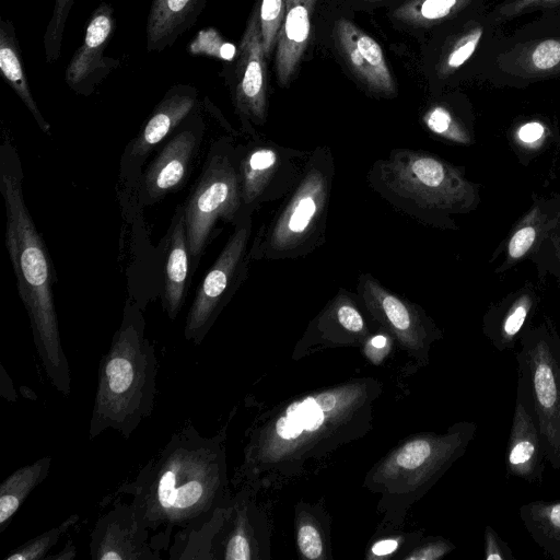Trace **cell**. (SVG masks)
Returning <instances> with one entry per match:
<instances>
[{
    "mask_svg": "<svg viewBox=\"0 0 560 560\" xmlns=\"http://www.w3.org/2000/svg\"><path fill=\"white\" fill-rule=\"evenodd\" d=\"M483 556L487 560H515L509 544L490 525L483 529Z\"/></svg>",
    "mask_w": 560,
    "mask_h": 560,
    "instance_id": "obj_36",
    "label": "cell"
},
{
    "mask_svg": "<svg viewBox=\"0 0 560 560\" xmlns=\"http://www.w3.org/2000/svg\"><path fill=\"white\" fill-rule=\"evenodd\" d=\"M236 154L217 153L189 196L184 211L188 249L198 259L219 220L237 222L242 191Z\"/></svg>",
    "mask_w": 560,
    "mask_h": 560,
    "instance_id": "obj_9",
    "label": "cell"
},
{
    "mask_svg": "<svg viewBox=\"0 0 560 560\" xmlns=\"http://www.w3.org/2000/svg\"><path fill=\"white\" fill-rule=\"evenodd\" d=\"M285 0H261L259 22L265 56L268 57L277 45L284 19Z\"/></svg>",
    "mask_w": 560,
    "mask_h": 560,
    "instance_id": "obj_30",
    "label": "cell"
},
{
    "mask_svg": "<svg viewBox=\"0 0 560 560\" xmlns=\"http://www.w3.org/2000/svg\"><path fill=\"white\" fill-rule=\"evenodd\" d=\"M265 57L259 14L254 11L240 45L235 102L240 115L256 125H262L267 116Z\"/></svg>",
    "mask_w": 560,
    "mask_h": 560,
    "instance_id": "obj_15",
    "label": "cell"
},
{
    "mask_svg": "<svg viewBox=\"0 0 560 560\" xmlns=\"http://www.w3.org/2000/svg\"><path fill=\"white\" fill-rule=\"evenodd\" d=\"M296 542L301 556L316 560L323 558L324 546L320 532L311 521H302L298 526Z\"/></svg>",
    "mask_w": 560,
    "mask_h": 560,
    "instance_id": "obj_35",
    "label": "cell"
},
{
    "mask_svg": "<svg viewBox=\"0 0 560 560\" xmlns=\"http://www.w3.org/2000/svg\"><path fill=\"white\" fill-rule=\"evenodd\" d=\"M315 3L316 0H285L275 56V69L282 86L294 77L307 47Z\"/></svg>",
    "mask_w": 560,
    "mask_h": 560,
    "instance_id": "obj_19",
    "label": "cell"
},
{
    "mask_svg": "<svg viewBox=\"0 0 560 560\" xmlns=\"http://www.w3.org/2000/svg\"><path fill=\"white\" fill-rule=\"evenodd\" d=\"M125 492L154 550L167 546L174 529L177 537L200 530L230 505L221 440L180 429Z\"/></svg>",
    "mask_w": 560,
    "mask_h": 560,
    "instance_id": "obj_1",
    "label": "cell"
},
{
    "mask_svg": "<svg viewBox=\"0 0 560 560\" xmlns=\"http://www.w3.org/2000/svg\"><path fill=\"white\" fill-rule=\"evenodd\" d=\"M217 260L207 272L187 315L184 336L199 345L228 300V294L241 284L247 275L252 214H243Z\"/></svg>",
    "mask_w": 560,
    "mask_h": 560,
    "instance_id": "obj_11",
    "label": "cell"
},
{
    "mask_svg": "<svg viewBox=\"0 0 560 560\" xmlns=\"http://www.w3.org/2000/svg\"><path fill=\"white\" fill-rule=\"evenodd\" d=\"M547 455L533 407L530 388L525 374L517 369L514 412L505 448V470L509 477L541 486Z\"/></svg>",
    "mask_w": 560,
    "mask_h": 560,
    "instance_id": "obj_13",
    "label": "cell"
},
{
    "mask_svg": "<svg viewBox=\"0 0 560 560\" xmlns=\"http://www.w3.org/2000/svg\"><path fill=\"white\" fill-rule=\"evenodd\" d=\"M518 343L517 369L529 384L547 462L560 470V337L546 319L528 327Z\"/></svg>",
    "mask_w": 560,
    "mask_h": 560,
    "instance_id": "obj_8",
    "label": "cell"
},
{
    "mask_svg": "<svg viewBox=\"0 0 560 560\" xmlns=\"http://www.w3.org/2000/svg\"><path fill=\"white\" fill-rule=\"evenodd\" d=\"M536 238L535 226L527 224L517 229L510 238L508 252L512 259L522 258L533 246Z\"/></svg>",
    "mask_w": 560,
    "mask_h": 560,
    "instance_id": "obj_38",
    "label": "cell"
},
{
    "mask_svg": "<svg viewBox=\"0 0 560 560\" xmlns=\"http://www.w3.org/2000/svg\"><path fill=\"white\" fill-rule=\"evenodd\" d=\"M378 389L373 380H355L294 398L256 429L246 465L257 475L293 474L307 459L363 434Z\"/></svg>",
    "mask_w": 560,
    "mask_h": 560,
    "instance_id": "obj_2",
    "label": "cell"
},
{
    "mask_svg": "<svg viewBox=\"0 0 560 560\" xmlns=\"http://www.w3.org/2000/svg\"><path fill=\"white\" fill-rule=\"evenodd\" d=\"M195 103L196 90L192 86H173L133 140L131 154L138 158L147 155L190 113Z\"/></svg>",
    "mask_w": 560,
    "mask_h": 560,
    "instance_id": "obj_22",
    "label": "cell"
},
{
    "mask_svg": "<svg viewBox=\"0 0 560 560\" xmlns=\"http://www.w3.org/2000/svg\"><path fill=\"white\" fill-rule=\"evenodd\" d=\"M196 147V135L191 130H185L162 149L144 175V187L149 197L161 198L182 185Z\"/></svg>",
    "mask_w": 560,
    "mask_h": 560,
    "instance_id": "obj_20",
    "label": "cell"
},
{
    "mask_svg": "<svg viewBox=\"0 0 560 560\" xmlns=\"http://www.w3.org/2000/svg\"><path fill=\"white\" fill-rule=\"evenodd\" d=\"M482 32V27L477 26L462 36L447 54L440 71L443 74H450L463 66L475 52L481 39Z\"/></svg>",
    "mask_w": 560,
    "mask_h": 560,
    "instance_id": "obj_33",
    "label": "cell"
},
{
    "mask_svg": "<svg viewBox=\"0 0 560 560\" xmlns=\"http://www.w3.org/2000/svg\"><path fill=\"white\" fill-rule=\"evenodd\" d=\"M150 535L138 523L130 504H118L98 518L91 534L94 560L156 559Z\"/></svg>",
    "mask_w": 560,
    "mask_h": 560,
    "instance_id": "obj_14",
    "label": "cell"
},
{
    "mask_svg": "<svg viewBox=\"0 0 560 560\" xmlns=\"http://www.w3.org/2000/svg\"><path fill=\"white\" fill-rule=\"evenodd\" d=\"M370 329L350 292L340 289L310 324L304 339L322 343L366 341Z\"/></svg>",
    "mask_w": 560,
    "mask_h": 560,
    "instance_id": "obj_18",
    "label": "cell"
},
{
    "mask_svg": "<svg viewBox=\"0 0 560 560\" xmlns=\"http://www.w3.org/2000/svg\"><path fill=\"white\" fill-rule=\"evenodd\" d=\"M72 4L73 0H55L52 15L44 35L47 62H55L60 56L63 30Z\"/></svg>",
    "mask_w": 560,
    "mask_h": 560,
    "instance_id": "obj_31",
    "label": "cell"
},
{
    "mask_svg": "<svg viewBox=\"0 0 560 560\" xmlns=\"http://www.w3.org/2000/svg\"><path fill=\"white\" fill-rule=\"evenodd\" d=\"M115 30L113 9L105 2L94 11L82 45L77 49L66 70V82L77 93L90 94L117 63L103 56Z\"/></svg>",
    "mask_w": 560,
    "mask_h": 560,
    "instance_id": "obj_16",
    "label": "cell"
},
{
    "mask_svg": "<svg viewBox=\"0 0 560 560\" xmlns=\"http://www.w3.org/2000/svg\"><path fill=\"white\" fill-rule=\"evenodd\" d=\"M357 291L361 303L383 330L413 357L428 359L431 345L442 332L419 305L388 290L370 273L359 276Z\"/></svg>",
    "mask_w": 560,
    "mask_h": 560,
    "instance_id": "obj_12",
    "label": "cell"
},
{
    "mask_svg": "<svg viewBox=\"0 0 560 560\" xmlns=\"http://www.w3.org/2000/svg\"><path fill=\"white\" fill-rule=\"evenodd\" d=\"M455 549V545L442 537L431 538L429 541L420 545L419 548L413 550L409 556L405 557L408 560H438Z\"/></svg>",
    "mask_w": 560,
    "mask_h": 560,
    "instance_id": "obj_37",
    "label": "cell"
},
{
    "mask_svg": "<svg viewBox=\"0 0 560 560\" xmlns=\"http://www.w3.org/2000/svg\"><path fill=\"white\" fill-rule=\"evenodd\" d=\"M206 0H153L147 23L148 51H162L197 20Z\"/></svg>",
    "mask_w": 560,
    "mask_h": 560,
    "instance_id": "obj_21",
    "label": "cell"
},
{
    "mask_svg": "<svg viewBox=\"0 0 560 560\" xmlns=\"http://www.w3.org/2000/svg\"><path fill=\"white\" fill-rule=\"evenodd\" d=\"M156 375L158 359L143 323L126 313L98 365L89 438L110 429L128 439L153 410Z\"/></svg>",
    "mask_w": 560,
    "mask_h": 560,
    "instance_id": "obj_4",
    "label": "cell"
},
{
    "mask_svg": "<svg viewBox=\"0 0 560 560\" xmlns=\"http://www.w3.org/2000/svg\"><path fill=\"white\" fill-rule=\"evenodd\" d=\"M477 431L459 421L445 433L407 439L369 472L365 485L390 504H408L427 492L462 456Z\"/></svg>",
    "mask_w": 560,
    "mask_h": 560,
    "instance_id": "obj_7",
    "label": "cell"
},
{
    "mask_svg": "<svg viewBox=\"0 0 560 560\" xmlns=\"http://www.w3.org/2000/svg\"><path fill=\"white\" fill-rule=\"evenodd\" d=\"M527 67L534 72H549L560 67V39L539 42L529 51Z\"/></svg>",
    "mask_w": 560,
    "mask_h": 560,
    "instance_id": "obj_34",
    "label": "cell"
},
{
    "mask_svg": "<svg viewBox=\"0 0 560 560\" xmlns=\"http://www.w3.org/2000/svg\"><path fill=\"white\" fill-rule=\"evenodd\" d=\"M520 518L536 545L560 560V500H534L520 508Z\"/></svg>",
    "mask_w": 560,
    "mask_h": 560,
    "instance_id": "obj_25",
    "label": "cell"
},
{
    "mask_svg": "<svg viewBox=\"0 0 560 560\" xmlns=\"http://www.w3.org/2000/svg\"><path fill=\"white\" fill-rule=\"evenodd\" d=\"M399 547V540L395 538H386L376 541L370 549L372 557L381 558L395 552Z\"/></svg>",
    "mask_w": 560,
    "mask_h": 560,
    "instance_id": "obj_42",
    "label": "cell"
},
{
    "mask_svg": "<svg viewBox=\"0 0 560 560\" xmlns=\"http://www.w3.org/2000/svg\"><path fill=\"white\" fill-rule=\"evenodd\" d=\"M472 0H408L394 18L411 26H431L452 16Z\"/></svg>",
    "mask_w": 560,
    "mask_h": 560,
    "instance_id": "obj_28",
    "label": "cell"
},
{
    "mask_svg": "<svg viewBox=\"0 0 560 560\" xmlns=\"http://www.w3.org/2000/svg\"><path fill=\"white\" fill-rule=\"evenodd\" d=\"M545 133V127L538 121L524 124L517 131V137L524 143H534Z\"/></svg>",
    "mask_w": 560,
    "mask_h": 560,
    "instance_id": "obj_41",
    "label": "cell"
},
{
    "mask_svg": "<svg viewBox=\"0 0 560 560\" xmlns=\"http://www.w3.org/2000/svg\"><path fill=\"white\" fill-rule=\"evenodd\" d=\"M79 520L77 514L69 516L58 526L50 528L40 535L27 540L12 550L4 560H40L57 544L59 538Z\"/></svg>",
    "mask_w": 560,
    "mask_h": 560,
    "instance_id": "obj_29",
    "label": "cell"
},
{
    "mask_svg": "<svg viewBox=\"0 0 560 560\" xmlns=\"http://www.w3.org/2000/svg\"><path fill=\"white\" fill-rule=\"evenodd\" d=\"M534 300L528 294L520 295L510 304L490 310L483 319V334L500 352L514 350L534 310Z\"/></svg>",
    "mask_w": 560,
    "mask_h": 560,
    "instance_id": "obj_23",
    "label": "cell"
},
{
    "mask_svg": "<svg viewBox=\"0 0 560 560\" xmlns=\"http://www.w3.org/2000/svg\"><path fill=\"white\" fill-rule=\"evenodd\" d=\"M206 52L215 55L217 57L231 60L236 54V48L231 44L222 40L218 34L206 35Z\"/></svg>",
    "mask_w": 560,
    "mask_h": 560,
    "instance_id": "obj_39",
    "label": "cell"
},
{
    "mask_svg": "<svg viewBox=\"0 0 560 560\" xmlns=\"http://www.w3.org/2000/svg\"><path fill=\"white\" fill-rule=\"evenodd\" d=\"M338 46L357 77L376 93L390 95L396 86L378 43L347 19L336 22Z\"/></svg>",
    "mask_w": 560,
    "mask_h": 560,
    "instance_id": "obj_17",
    "label": "cell"
},
{
    "mask_svg": "<svg viewBox=\"0 0 560 560\" xmlns=\"http://www.w3.org/2000/svg\"><path fill=\"white\" fill-rule=\"evenodd\" d=\"M390 339L388 338L387 334H377L374 336H370L365 341V352L369 354L370 358H374V354H385L389 349ZM371 359V360H372Z\"/></svg>",
    "mask_w": 560,
    "mask_h": 560,
    "instance_id": "obj_40",
    "label": "cell"
},
{
    "mask_svg": "<svg viewBox=\"0 0 560 560\" xmlns=\"http://www.w3.org/2000/svg\"><path fill=\"white\" fill-rule=\"evenodd\" d=\"M366 1H371V0H366Z\"/></svg>",
    "mask_w": 560,
    "mask_h": 560,
    "instance_id": "obj_44",
    "label": "cell"
},
{
    "mask_svg": "<svg viewBox=\"0 0 560 560\" xmlns=\"http://www.w3.org/2000/svg\"><path fill=\"white\" fill-rule=\"evenodd\" d=\"M0 69L7 82L31 112L39 128L44 132H48L50 126L40 114L30 90L14 27L11 21L4 19L0 23Z\"/></svg>",
    "mask_w": 560,
    "mask_h": 560,
    "instance_id": "obj_24",
    "label": "cell"
},
{
    "mask_svg": "<svg viewBox=\"0 0 560 560\" xmlns=\"http://www.w3.org/2000/svg\"><path fill=\"white\" fill-rule=\"evenodd\" d=\"M22 179L16 150L5 139L0 150V190L7 217L5 246L46 375L52 386L67 396L71 392V376L54 302V268L26 207Z\"/></svg>",
    "mask_w": 560,
    "mask_h": 560,
    "instance_id": "obj_3",
    "label": "cell"
},
{
    "mask_svg": "<svg viewBox=\"0 0 560 560\" xmlns=\"http://www.w3.org/2000/svg\"><path fill=\"white\" fill-rule=\"evenodd\" d=\"M311 151L255 137L238 154L242 215L285 198L298 183Z\"/></svg>",
    "mask_w": 560,
    "mask_h": 560,
    "instance_id": "obj_10",
    "label": "cell"
},
{
    "mask_svg": "<svg viewBox=\"0 0 560 560\" xmlns=\"http://www.w3.org/2000/svg\"><path fill=\"white\" fill-rule=\"evenodd\" d=\"M368 182L394 208L432 226H450L448 217L467 210L472 199L457 168L422 150H392L372 164Z\"/></svg>",
    "mask_w": 560,
    "mask_h": 560,
    "instance_id": "obj_5",
    "label": "cell"
},
{
    "mask_svg": "<svg viewBox=\"0 0 560 560\" xmlns=\"http://www.w3.org/2000/svg\"><path fill=\"white\" fill-rule=\"evenodd\" d=\"M422 119L432 133L457 143L468 142L467 133L445 107L432 106L425 112Z\"/></svg>",
    "mask_w": 560,
    "mask_h": 560,
    "instance_id": "obj_32",
    "label": "cell"
},
{
    "mask_svg": "<svg viewBox=\"0 0 560 560\" xmlns=\"http://www.w3.org/2000/svg\"><path fill=\"white\" fill-rule=\"evenodd\" d=\"M51 457L46 456L13 471L0 485V532H3L28 494L47 477Z\"/></svg>",
    "mask_w": 560,
    "mask_h": 560,
    "instance_id": "obj_27",
    "label": "cell"
},
{
    "mask_svg": "<svg viewBox=\"0 0 560 560\" xmlns=\"http://www.w3.org/2000/svg\"><path fill=\"white\" fill-rule=\"evenodd\" d=\"M542 1H556V0H542Z\"/></svg>",
    "mask_w": 560,
    "mask_h": 560,
    "instance_id": "obj_43",
    "label": "cell"
},
{
    "mask_svg": "<svg viewBox=\"0 0 560 560\" xmlns=\"http://www.w3.org/2000/svg\"><path fill=\"white\" fill-rule=\"evenodd\" d=\"M188 243L184 214L174 224L165 267V310L175 319L183 304L188 273Z\"/></svg>",
    "mask_w": 560,
    "mask_h": 560,
    "instance_id": "obj_26",
    "label": "cell"
},
{
    "mask_svg": "<svg viewBox=\"0 0 560 560\" xmlns=\"http://www.w3.org/2000/svg\"><path fill=\"white\" fill-rule=\"evenodd\" d=\"M335 173L328 145H317L311 151L298 183L254 237L249 248L252 259H296L325 242Z\"/></svg>",
    "mask_w": 560,
    "mask_h": 560,
    "instance_id": "obj_6",
    "label": "cell"
}]
</instances>
